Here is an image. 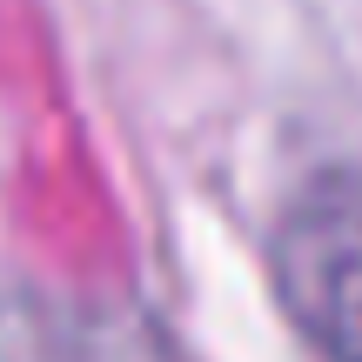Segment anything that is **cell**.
I'll return each instance as SVG.
<instances>
[{
  "label": "cell",
  "instance_id": "obj_1",
  "mask_svg": "<svg viewBox=\"0 0 362 362\" xmlns=\"http://www.w3.org/2000/svg\"><path fill=\"white\" fill-rule=\"evenodd\" d=\"M269 282L322 362H362V168H329L288 194Z\"/></svg>",
  "mask_w": 362,
  "mask_h": 362
}]
</instances>
